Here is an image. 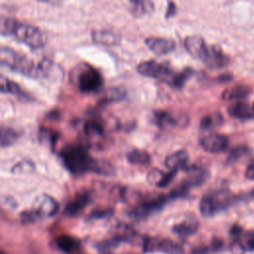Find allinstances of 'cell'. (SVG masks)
<instances>
[{"mask_svg":"<svg viewBox=\"0 0 254 254\" xmlns=\"http://www.w3.org/2000/svg\"><path fill=\"white\" fill-rule=\"evenodd\" d=\"M90 200V194L87 191L78 193L76 196L71 199L65 207V212L68 215H74L83 209Z\"/></svg>","mask_w":254,"mask_h":254,"instance_id":"obj_21","label":"cell"},{"mask_svg":"<svg viewBox=\"0 0 254 254\" xmlns=\"http://www.w3.org/2000/svg\"><path fill=\"white\" fill-rule=\"evenodd\" d=\"M167 195H157L155 197H151L148 199H145L138 204H136L131 210H130V216L134 219H143L151 214L155 213L156 211L160 210L163 205L167 202L168 200Z\"/></svg>","mask_w":254,"mask_h":254,"instance_id":"obj_11","label":"cell"},{"mask_svg":"<svg viewBox=\"0 0 254 254\" xmlns=\"http://www.w3.org/2000/svg\"><path fill=\"white\" fill-rule=\"evenodd\" d=\"M61 157L66 170L73 175H82L91 171L94 160L83 147L75 145L65 147Z\"/></svg>","mask_w":254,"mask_h":254,"instance_id":"obj_6","label":"cell"},{"mask_svg":"<svg viewBox=\"0 0 254 254\" xmlns=\"http://www.w3.org/2000/svg\"><path fill=\"white\" fill-rule=\"evenodd\" d=\"M153 119L155 124L160 127H185L189 122L185 113L171 110H156L153 113Z\"/></svg>","mask_w":254,"mask_h":254,"instance_id":"obj_12","label":"cell"},{"mask_svg":"<svg viewBox=\"0 0 254 254\" xmlns=\"http://www.w3.org/2000/svg\"><path fill=\"white\" fill-rule=\"evenodd\" d=\"M186 50L195 59L201 61L210 68H221L229 64V58L217 46H208L198 36H189L185 39Z\"/></svg>","mask_w":254,"mask_h":254,"instance_id":"obj_4","label":"cell"},{"mask_svg":"<svg viewBox=\"0 0 254 254\" xmlns=\"http://www.w3.org/2000/svg\"><path fill=\"white\" fill-rule=\"evenodd\" d=\"M0 254H6V253H5V252H3L2 250H0Z\"/></svg>","mask_w":254,"mask_h":254,"instance_id":"obj_35","label":"cell"},{"mask_svg":"<svg viewBox=\"0 0 254 254\" xmlns=\"http://www.w3.org/2000/svg\"><path fill=\"white\" fill-rule=\"evenodd\" d=\"M40 2H44V3H51V4H56L58 2H60L61 0H37Z\"/></svg>","mask_w":254,"mask_h":254,"instance_id":"obj_34","label":"cell"},{"mask_svg":"<svg viewBox=\"0 0 254 254\" xmlns=\"http://www.w3.org/2000/svg\"><path fill=\"white\" fill-rule=\"evenodd\" d=\"M177 172L175 171H169L168 173H164L159 169H153L148 173L147 181L149 184L158 188H165L171 184Z\"/></svg>","mask_w":254,"mask_h":254,"instance_id":"obj_16","label":"cell"},{"mask_svg":"<svg viewBox=\"0 0 254 254\" xmlns=\"http://www.w3.org/2000/svg\"><path fill=\"white\" fill-rule=\"evenodd\" d=\"M223 122L222 115L220 113H211L206 116H204L200 121V128L203 130L212 129L214 127H217L221 125Z\"/></svg>","mask_w":254,"mask_h":254,"instance_id":"obj_28","label":"cell"},{"mask_svg":"<svg viewBox=\"0 0 254 254\" xmlns=\"http://www.w3.org/2000/svg\"><path fill=\"white\" fill-rule=\"evenodd\" d=\"M16 206L15 200L10 196H0V213H10Z\"/></svg>","mask_w":254,"mask_h":254,"instance_id":"obj_31","label":"cell"},{"mask_svg":"<svg viewBox=\"0 0 254 254\" xmlns=\"http://www.w3.org/2000/svg\"><path fill=\"white\" fill-rule=\"evenodd\" d=\"M19 136L20 134L16 129L0 125V147H8L14 144Z\"/></svg>","mask_w":254,"mask_h":254,"instance_id":"obj_24","label":"cell"},{"mask_svg":"<svg viewBox=\"0 0 254 254\" xmlns=\"http://www.w3.org/2000/svg\"><path fill=\"white\" fill-rule=\"evenodd\" d=\"M0 35L13 37L31 49L43 48L47 43V37L40 28L8 16H0Z\"/></svg>","mask_w":254,"mask_h":254,"instance_id":"obj_2","label":"cell"},{"mask_svg":"<svg viewBox=\"0 0 254 254\" xmlns=\"http://www.w3.org/2000/svg\"><path fill=\"white\" fill-rule=\"evenodd\" d=\"M252 105H253V108H254V103H253V104H252Z\"/></svg>","mask_w":254,"mask_h":254,"instance_id":"obj_36","label":"cell"},{"mask_svg":"<svg viewBox=\"0 0 254 254\" xmlns=\"http://www.w3.org/2000/svg\"><path fill=\"white\" fill-rule=\"evenodd\" d=\"M251 92L249 86L244 84H237L231 88L225 89L221 95L223 100L232 101V100H240L246 98Z\"/></svg>","mask_w":254,"mask_h":254,"instance_id":"obj_22","label":"cell"},{"mask_svg":"<svg viewBox=\"0 0 254 254\" xmlns=\"http://www.w3.org/2000/svg\"><path fill=\"white\" fill-rule=\"evenodd\" d=\"M227 112L231 117L247 120V119H254V108L253 105H250L247 102L237 101L232 103L228 108Z\"/></svg>","mask_w":254,"mask_h":254,"instance_id":"obj_17","label":"cell"},{"mask_svg":"<svg viewBox=\"0 0 254 254\" xmlns=\"http://www.w3.org/2000/svg\"><path fill=\"white\" fill-rule=\"evenodd\" d=\"M137 71L144 76L164 81L175 88H182L193 73V69L190 67L176 71L169 63H159L156 61H147L139 64Z\"/></svg>","mask_w":254,"mask_h":254,"instance_id":"obj_3","label":"cell"},{"mask_svg":"<svg viewBox=\"0 0 254 254\" xmlns=\"http://www.w3.org/2000/svg\"><path fill=\"white\" fill-rule=\"evenodd\" d=\"M76 74V85L81 92L91 93L98 91L103 85L101 73L92 65L83 64Z\"/></svg>","mask_w":254,"mask_h":254,"instance_id":"obj_8","label":"cell"},{"mask_svg":"<svg viewBox=\"0 0 254 254\" xmlns=\"http://www.w3.org/2000/svg\"><path fill=\"white\" fill-rule=\"evenodd\" d=\"M126 95V92L123 88L121 87H113L110 88L106 91L105 96L103 97V102H114V101H119L122 100Z\"/></svg>","mask_w":254,"mask_h":254,"instance_id":"obj_29","label":"cell"},{"mask_svg":"<svg viewBox=\"0 0 254 254\" xmlns=\"http://www.w3.org/2000/svg\"><path fill=\"white\" fill-rule=\"evenodd\" d=\"M221 246H222V241L219 239H216V240L212 241L210 245H207V246L201 245L196 248H193L191 250L190 254H210L213 251L219 250L221 248Z\"/></svg>","mask_w":254,"mask_h":254,"instance_id":"obj_30","label":"cell"},{"mask_svg":"<svg viewBox=\"0 0 254 254\" xmlns=\"http://www.w3.org/2000/svg\"><path fill=\"white\" fill-rule=\"evenodd\" d=\"M127 161L132 165H139V166H145L150 163L151 156L150 154L141 149H132L127 152L126 154Z\"/></svg>","mask_w":254,"mask_h":254,"instance_id":"obj_23","label":"cell"},{"mask_svg":"<svg viewBox=\"0 0 254 254\" xmlns=\"http://www.w3.org/2000/svg\"><path fill=\"white\" fill-rule=\"evenodd\" d=\"M56 244L59 249H61L64 252H66V253L75 251L79 247L78 240L69 235L59 236L56 240Z\"/></svg>","mask_w":254,"mask_h":254,"instance_id":"obj_25","label":"cell"},{"mask_svg":"<svg viewBox=\"0 0 254 254\" xmlns=\"http://www.w3.org/2000/svg\"><path fill=\"white\" fill-rule=\"evenodd\" d=\"M91 37L95 44L106 47H114L121 42V35L110 29L95 30L92 32Z\"/></svg>","mask_w":254,"mask_h":254,"instance_id":"obj_15","label":"cell"},{"mask_svg":"<svg viewBox=\"0 0 254 254\" xmlns=\"http://www.w3.org/2000/svg\"><path fill=\"white\" fill-rule=\"evenodd\" d=\"M231 235L234 238L230 250L234 254H243L254 251V229L243 230L239 226H233Z\"/></svg>","mask_w":254,"mask_h":254,"instance_id":"obj_10","label":"cell"},{"mask_svg":"<svg viewBox=\"0 0 254 254\" xmlns=\"http://www.w3.org/2000/svg\"><path fill=\"white\" fill-rule=\"evenodd\" d=\"M189 163V155L186 151L180 150L169 155L165 160V165L169 171L178 172L181 169H186Z\"/></svg>","mask_w":254,"mask_h":254,"instance_id":"obj_18","label":"cell"},{"mask_svg":"<svg viewBox=\"0 0 254 254\" xmlns=\"http://www.w3.org/2000/svg\"><path fill=\"white\" fill-rule=\"evenodd\" d=\"M201 148L208 153H219L226 149L228 146V139L226 136L217 133H210L199 140Z\"/></svg>","mask_w":254,"mask_h":254,"instance_id":"obj_13","label":"cell"},{"mask_svg":"<svg viewBox=\"0 0 254 254\" xmlns=\"http://www.w3.org/2000/svg\"><path fill=\"white\" fill-rule=\"evenodd\" d=\"M0 65L31 78H44L51 72L53 64L47 59L35 61L11 48L1 47Z\"/></svg>","mask_w":254,"mask_h":254,"instance_id":"obj_1","label":"cell"},{"mask_svg":"<svg viewBox=\"0 0 254 254\" xmlns=\"http://www.w3.org/2000/svg\"><path fill=\"white\" fill-rule=\"evenodd\" d=\"M198 229V221L195 217H189L184 221L173 226V232L181 237H188L196 232Z\"/></svg>","mask_w":254,"mask_h":254,"instance_id":"obj_20","label":"cell"},{"mask_svg":"<svg viewBox=\"0 0 254 254\" xmlns=\"http://www.w3.org/2000/svg\"><path fill=\"white\" fill-rule=\"evenodd\" d=\"M0 93L12 94L24 98L29 97V94L17 82L2 73H0Z\"/></svg>","mask_w":254,"mask_h":254,"instance_id":"obj_19","label":"cell"},{"mask_svg":"<svg viewBox=\"0 0 254 254\" xmlns=\"http://www.w3.org/2000/svg\"><path fill=\"white\" fill-rule=\"evenodd\" d=\"M238 196L228 190H217L204 194L199 201V212L204 217H210L234 204Z\"/></svg>","mask_w":254,"mask_h":254,"instance_id":"obj_5","label":"cell"},{"mask_svg":"<svg viewBox=\"0 0 254 254\" xmlns=\"http://www.w3.org/2000/svg\"><path fill=\"white\" fill-rule=\"evenodd\" d=\"M59 210L58 201L49 194H39L32 202V206L22 212L21 218L24 222H33L38 219L53 217Z\"/></svg>","mask_w":254,"mask_h":254,"instance_id":"obj_7","label":"cell"},{"mask_svg":"<svg viewBox=\"0 0 254 254\" xmlns=\"http://www.w3.org/2000/svg\"><path fill=\"white\" fill-rule=\"evenodd\" d=\"M133 4L132 13L137 16H143L149 14L154 10V4L151 0H129Z\"/></svg>","mask_w":254,"mask_h":254,"instance_id":"obj_26","label":"cell"},{"mask_svg":"<svg viewBox=\"0 0 254 254\" xmlns=\"http://www.w3.org/2000/svg\"><path fill=\"white\" fill-rule=\"evenodd\" d=\"M144 253H164V254H183V247L169 238L162 237H144L142 241Z\"/></svg>","mask_w":254,"mask_h":254,"instance_id":"obj_9","label":"cell"},{"mask_svg":"<svg viewBox=\"0 0 254 254\" xmlns=\"http://www.w3.org/2000/svg\"><path fill=\"white\" fill-rule=\"evenodd\" d=\"M245 177L248 180L254 181V161L248 165V167L245 170Z\"/></svg>","mask_w":254,"mask_h":254,"instance_id":"obj_33","label":"cell"},{"mask_svg":"<svg viewBox=\"0 0 254 254\" xmlns=\"http://www.w3.org/2000/svg\"><path fill=\"white\" fill-rule=\"evenodd\" d=\"M176 13H177V8H176L175 3L173 1H169L168 9H167V12H166V18L173 17Z\"/></svg>","mask_w":254,"mask_h":254,"instance_id":"obj_32","label":"cell"},{"mask_svg":"<svg viewBox=\"0 0 254 254\" xmlns=\"http://www.w3.org/2000/svg\"><path fill=\"white\" fill-rule=\"evenodd\" d=\"M146 46L149 50L157 56H164L173 52L176 48V42L172 39L149 37L145 40Z\"/></svg>","mask_w":254,"mask_h":254,"instance_id":"obj_14","label":"cell"},{"mask_svg":"<svg viewBox=\"0 0 254 254\" xmlns=\"http://www.w3.org/2000/svg\"><path fill=\"white\" fill-rule=\"evenodd\" d=\"M114 171L115 170H114L113 166L109 162H107L105 160H97V159L93 160L91 172H94L99 175L111 176L114 174Z\"/></svg>","mask_w":254,"mask_h":254,"instance_id":"obj_27","label":"cell"}]
</instances>
